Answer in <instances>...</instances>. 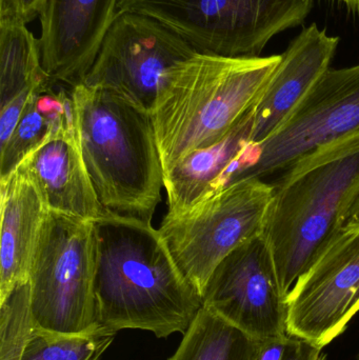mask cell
<instances>
[{
	"label": "cell",
	"instance_id": "5b68a950",
	"mask_svg": "<svg viewBox=\"0 0 359 360\" xmlns=\"http://www.w3.org/2000/svg\"><path fill=\"white\" fill-rule=\"evenodd\" d=\"M95 275L93 221L48 211L30 270L34 328L79 334L99 325Z\"/></svg>",
	"mask_w": 359,
	"mask_h": 360
},
{
	"label": "cell",
	"instance_id": "44dd1931",
	"mask_svg": "<svg viewBox=\"0 0 359 360\" xmlns=\"http://www.w3.org/2000/svg\"><path fill=\"white\" fill-rule=\"evenodd\" d=\"M29 281L0 304V360H21L33 330Z\"/></svg>",
	"mask_w": 359,
	"mask_h": 360
},
{
	"label": "cell",
	"instance_id": "6da1fadb",
	"mask_svg": "<svg viewBox=\"0 0 359 360\" xmlns=\"http://www.w3.org/2000/svg\"><path fill=\"white\" fill-rule=\"evenodd\" d=\"M93 226L99 325L116 332H151L157 338L185 335L202 298L179 270L159 230L107 210Z\"/></svg>",
	"mask_w": 359,
	"mask_h": 360
},
{
	"label": "cell",
	"instance_id": "7c38bea8",
	"mask_svg": "<svg viewBox=\"0 0 359 360\" xmlns=\"http://www.w3.org/2000/svg\"><path fill=\"white\" fill-rule=\"evenodd\" d=\"M119 0H46L40 12L42 67L54 84H84L118 15Z\"/></svg>",
	"mask_w": 359,
	"mask_h": 360
},
{
	"label": "cell",
	"instance_id": "4316f807",
	"mask_svg": "<svg viewBox=\"0 0 359 360\" xmlns=\"http://www.w3.org/2000/svg\"><path fill=\"white\" fill-rule=\"evenodd\" d=\"M168 360H173V357H170Z\"/></svg>",
	"mask_w": 359,
	"mask_h": 360
},
{
	"label": "cell",
	"instance_id": "d6986e66",
	"mask_svg": "<svg viewBox=\"0 0 359 360\" xmlns=\"http://www.w3.org/2000/svg\"><path fill=\"white\" fill-rule=\"evenodd\" d=\"M48 80L39 39L25 23L0 21V105Z\"/></svg>",
	"mask_w": 359,
	"mask_h": 360
},
{
	"label": "cell",
	"instance_id": "4fadbf2b",
	"mask_svg": "<svg viewBox=\"0 0 359 360\" xmlns=\"http://www.w3.org/2000/svg\"><path fill=\"white\" fill-rule=\"evenodd\" d=\"M339 38L315 23L291 42L252 109L250 143L261 146L290 117L316 82L330 69Z\"/></svg>",
	"mask_w": 359,
	"mask_h": 360
},
{
	"label": "cell",
	"instance_id": "8992f818",
	"mask_svg": "<svg viewBox=\"0 0 359 360\" xmlns=\"http://www.w3.org/2000/svg\"><path fill=\"white\" fill-rule=\"evenodd\" d=\"M313 0H119L118 13L162 23L200 54L259 57L268 42L301 25Z\"/></svg>",
	"mask_w": 359,
	"mask_h": 360
},
{
	"label": "cell",
	"instance_id": "3957f363",
	"mask_svg": "<svg viewBox=\"0 0 359 360\" xmlns=\"http://www.w3.org/2000/svg\"><path fill=\"white\" fill-rule=\"evenodd\" d=\"M282 55H193L169 71L151 114L164 173L225 139L254 107Z\"/></svg>",
	"mask_w": 359,
	"mask_h": 360
},
{
	"label": "cell",
	"instance_id": "ffe728a7",
	"mask_svg": "<svg viewBox=\"0 0 359 360\" xmlns=\"http://www.w3.org/2000/svg\"><path fill=\"white\" fill-rule=\"evenodd\" d=\"M118 332L97 325L79 334H61L33 328L21 360H99Z\"/></svg>",
	"mask_w": 359,
	"mask_h": 360
},
{
	"label": "cell",
	"instance_id": "484cf974",
	"mask_svg": "<svg viewBox=\"0 0 359 360\" xmlns=\"http://www.w3.org/2000/svg\"><path fill=\"white\" fill-rule=\"evenodd\" d=\"M339 1L343 2L347 6L348 10L355 13V14H359V0H339Z\"/></svg>",
	"mask_w": 359,
	"mask_h": 360
},
{
	"label": "cell",
	"instance_id": "d4e9b609",
	"mask_svg": "<svg viewBox=\"0 0 359 360\" xmlns=\"http://www.w3.org/2000/svg\"><path fill=\"white\" fill-rule=\"evenodd\" d=\"M344 228L359 232V184L346 203L341 215Z\"/></svg>",
	"mask_w": 359,
	"mask_h": 360
},
{
	"label": "cell",
	"instance_id": "9a60e30c",
	"mask_svg": "<svg viewBox=\"0 0 359 360\" xmlns=\"http://www.w3.org/2000/svg\"><path fill=\"white\" fill-rule=\"evenodd\" d=\"M251 129L252 110L225 139L192 152L164 173L168 213H181L244 179L261 156V147L250 143Z\"/></svg>",
	"mask_w": 359,
	"mask_h": 360
},
{
	"label": "cell",
	"instance_id": "7402d4cb",
	"mask_svg": "<svg viewBox=\"0 0 359 360\" xmlns=\"http://www.w3.org/2000/svg\"><path fill=\"white\" fill-rule=\"evenodd\" d=\"M320 351L312 342L287 334L259 342L257 360H324Z\"/></svg>",
	"mask_w": 359,
	"mask_h": 360
},
{
	"label": "cell",
	"instance_id": "2e32d148",
	"mask_svg": "<svg viewBox=\"0 0 359 360\" xmlns=\"http://www.w3.org/2000/svg\"><path fill=\"white\" fill-rule=\"evenodd\" d=\"M0 304L16 288L29 281L32 260L48 212L37 186L16 169L0 179Z\"/></svg>",
	"mask_w": 359,
	"mask_h": 360
},
{
	"label": "cell",
	"instance_id": "5bb4252c",
	"mask_svg": "<svg viewBox=\"0 0 359 360\" xmlns=\"http://www.w3.org/2000/svg\"><path fill=\"white\" fill-rule=\"evenodd\" d=\"M17 169L35 184L48 211L89 221L105 211L86 171L77 124L53 132Z\"/></svg>",
	"mask_w": 359,
	"mask_h": 360
},
{
	"label": "cell",
	"instance_id": "83f0119b",
	"mask_svg": "<svg viewBox=\"0 0 359 360\" xmlns=\"http://www.w3.org/2000/svg\"><path fill=\"white\" fill-rule=\"evenodd\" d=\"M358 360H359V356H358Z\"/></svg>",
	"mask_w": 359,
	"mask_h": 360
},
{
	"label": "cell",
	"instance_id": "cb8c5ba5",
	"mask_svg": "<svg viewBox=\"0 0 359 360\" xmlns=\"http://www.w3.org/2000/svg\"><path fill=\"white\" fill-rule=\"evenodd\" d=\"M46 0H0V21H17L25 25L39 17Z\"/></svg>",
	"mask_w": 359,
	"mask_h": 360
},
{
	"label": "cell",
	"instance_id": "e0dca14e",
	"mask_svg": "<svg viewBox=\"0 0 359 360\" xmlns=\"http://www.w3.org/2000/svg\"><path fill=\"white\" fill-rule=\"evenodd\" d=\"M77 124L71 89L48 80L31 98L10 141L0 149V179L18 168L25 156L55 131Z\"/></svg>",
	"mask_w": 359,
	"mask_h": 360
},
{
	"label": "cell",
	"instance_id": "603a6c76",
	"mask_svg": "<svg viewBox=\"0 0 359 360\" xmlns=\"http://www.w3.org/2000/svg\"><path fill=\"white\" fill-rule=\"evenodd\" d=\"M37 86L19 93L14 98L11 99L4 105H0V149L4 148L12 137L13 133L22 116L23 111L31 98L32 93Z\"/></svg>",
	"mask_w": 359,
	"mask_h": 360
},
{
	"label": "cell",
	"instance_id": "9c48e42d",
	"mask_svg": "<svg viewBox=\"0 0 359 360\" xmlns=\"http://www.w3.org/2000/svg\"><path fill=\"white\" fill-rule=\"evenodd\" d=\"M287 333L320 349L341 335L359 311V232L341 228L288 298Z\"/></svg>",
	"mask_w": 359,
	"mask_h": 360
},
{
	"label": "cell",
	"instance_id": "ba28073f",
	"mask_svg": "<svg viewBox=\"0 0 359 360\" xmlns=\"http://www.w3.org/2000/svg\"><path fill=\"white\" fill-rule=\"evenodd\" d=\"M197 51L158 21L118 13L84 84L107 89L152 111L169 71Z\"/></svg>",
	"mask_w": 359,
	"mask_h": 360
},
{
	"label": "cell",
	"instance_id": "52a82bcc",
	"mask_svg": "<svg viewBox=\"0 0 359 360\" xmlns=\"http://www.w3.org/2000/svg\"><path fill=\"white\" fill-rule=\"evenodd\" d=\"M273 190L263 179L248 177L181 213L164 216L160 235L202 298L216 266L240 245L263 236Z\"/></svg>",
	"mask_w": 359,
	"mask_h": 360
},
{
	"label": "cell",
	"instance_id": "30bf717a",
	"mask_svg": "<svg viewBox=\"0 0 359 360\" xmlns=\"http://www.w3.org/2000/svg\"><path fill=\"white\" fill-rule=\"evenodd\" d=\"M263 236L230 253L211 275L202 307L259 342L287 335L288 302Z\"/></svg>",
	"mask_w": 359,
	"mask_h": 360
},
{
	"label": "cell",
	"instance_id": "ac0fdd59",
	"mask_svg": "<svg viewBox=\"0 0 359 360\" xmlns=\"http://www.w3.org/2000/svg\"><path fill=\"white\" fill-rule=\"evenodd\" d=\"M259 342L202 307L173 360H257Z\"/></svg>",
	"mask_w": 359,
	"mask_h": 360
},
{
	"label": "cell",
	"instance_id": "8fae6325",
	"mask_svg": "<svg viewBox=\"0 0 359 360\" xmlns=\"http://www.w3.org/2000/svg\"><path fill=\"white\" fill-rule=\"evenodd\" d=\"M359 132V63L329 69L280 130L261 146L259 162L244 175L282 172L309 152Z\"/></svg>",
	"mask_w": 359,
	"mask_h": 360
},
{
	"label": "cell",
	"instance_id": "7a4b0ae2",
	"mask_svg": "<svg viewBox=\"0 0 359 360\" xmlns=\"http://www.w3.org/2000/svg\"><path fill=\"white\" fill-rule=\"evenodd\" d=\"M273 184L263 238L288 297L343 228L341 215L359 184V132L295 160Z\"/></svg>",
	"mask_w": 359,
	"mask_h": 360
},
{
	"label": "cell",
	"instance_id": "277c9868",
	"mask_svg": "<svg viewBox=\"0 0 359 360\" xmlns=\"http://www.w3.org/2000/svg\"><path fill=\"white\" fill-rule=\"evenodd\" d=\"M80 149L107 211L151 222L164 171L151 111L107 89H71Z\"/></svg>",
	"mask_w": 359,
	"mask_h": 360
}]
</instances>
